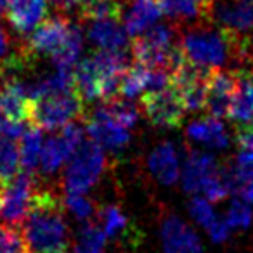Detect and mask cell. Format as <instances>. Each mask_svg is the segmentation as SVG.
I'll use <instances>...</instances> for the list:
<instances>
[{"instance_id": "cell-1", "label": "cell", "mask_w": 253, "mask_h": 253, "mask_svg": "<svg viewBox=\"0 0 253 253\" xmlns=\"http://www.w3.org/2000/svg\"><path fill=\"white\" fill-rule=\"evenodd\" d=\"M61 208L63 205L56 191L37 186L35 198L23 227L32 253L66 250L68 225Z\"/></svg>"}, {"instance_id": "cell-2", "label": "cell", "mask_w": 253, "mask_h": 253, "mask_svg": "<svg viewBox=\"0 0 253 253\" xmlns=\"http://www.w3.org/2000/svg\"><path fill=\"white\" fill-rule=\"evenodd\" d=\"M125 52L101 50L85 57L75 70V88L84 101L113 99L118 94L120 80L126 71Z\"/></svg>"}, {"instance_id": "cell-3", "label": "cell", "mask_w": 253, "mask_h": 253, "mask_svg": "<svg viewBox=\"0 0 253 253\" xmlns=\"http://www.w3.org/2000/svg\"><path fill=\"white\" fill-rule=\"evenodd\" d=\"M179 47L184 59L207 71L220 70L231 56L238 57L234 42L222 30L194 28L182 37Z\"/></svg>"}, {"instance_id": "cell-4", "label": "cell", "mask_w": 253, "mask_h": 253, "mask_svg": "<svg viewBox=\"0 0 253 253\" xmlns=\"http://www.w3.org/2000/svg\"><path fill=\"white\" fill-rule=\"evenodd\" d=\"M132 54L135 63L169 73H172L182 61V50L175 43V33L167 25H153L137 35L132 45Z\"/></svg>"}, {"instance_id": "cell-5", "label": "cell", "mask_w": 253, "mask_h": 253, "mask_svg": "<svg viewBox=\"0 0 253 253\" xmlns=\"http://www.w3.org/2000/svg\"><path fill=\"white\" fill-rule=\"evenodd\" d=\"M106 169L104 149L90 141H84L80 148L70 158L66 172H64V187L66 193L85 194L97 184Z\"/></svg>"}, {"instance_id": "cell-6", "label": "cell", "mask_w": 253, "mask_h": 253, "mask_svg": "<svg viewBox=\"0 0 253 253\" xmlns=\"http://www.w3.org/2000/svg\"><path fill=\"white\" fill-rule=\"evenodd\" d=\"M84 115V99L77 88L52 94L47 97L33 101L32 125L39 126L40 130H57L71 120Z\"/></svg>"}, {"instance_id": "cell-7", "label": "cell", "mask_w": 253, "mask_h": 253, "mask_svg": "<svg viewBox=\"0 0 253 253\" xmlns=\"http://www.w3.org/2000/svg\"><path fill=\"white\" fill-rule=\"evenodd\" d=\"M37 186L35 173L21 170L0 191V218L5 224L19 225L28 217Z\"/></svg>"}, {"instance_id": "cell-8", "label": "cell", "mask_w": 253, "mask_h": 253, "mask_svg": "<svg viewBox=\"0 0 253 253\" xmlns=\"http://www.w3.org/2000/svg\"><path fill=\"white\" fill-rule=\"evenodd\" d=\"M141 104L149 122L156 126H165V128L179 126L184 118V113L187 111L182 97L172 84L162 90L144 92L141 97Z\"/></svg>"}, {"instance_id": "cell-9", "label": "cell", "mask_w": 253, "mask_h": 253, "mask_svg": "<svg viewBox=\"0 0 253 253\" xmlns=\"http://www.w3.org/2000/svg\"><path fill=\"white\" fill-rule=\"evenodd\" d=\"M213 19L220 30L234 42L241 39V43L252 49L250 35H253V4L243 2V0H231V2H220L211 7Z\"/></svg>"}, {"instance_id": "cell-10", "label": "cell", "mask_w": 253, "mask_h": 253, "mask_svg": "<svg viewBox=\"0 0 253 253\" xmlns=\"http://www.w3.org/2000/svg\"><path fill=\"white\" fill-rule=\"evenodd\" d=\"M87 132L88 137L94 142H97L102 149L109 151H120L130 142V128L123 126L118 123L109 111L106 109L104 104L97 106L90 116L87 118Z\"/></svg>"}, {"instance_id": "cell-11", "label": "cell", "mask_w": 253, "mask_h": 253, "mask_svg": "<svg viewBox=\"0 0 253 253\" xmlns=\"http://www.w3.org/2000/svg\"><path fill=\"white\" fill-rule=\"evenodd\" d=\"M163 253H203V246L189 224L175 213H165L162 218Z\"/></svg>"}, {"instance_id": "cell-12", "label": "cell", "mask_w": 253, "mask_h": 253, "mask_svg": "<svg viewBox=\"0 0 253 253\" xmlns=\"http://www.w3.org/2000/svg\"><path fill=\"white\" fill-rule=\"evenodd\" d=\"M71 30V23L64 16H52L47 18L33 30L30 42L26 43V50L30 56L33 54H49L52 56Z\"/></svg>"}, {"instance_id": "cell-13", "label": "cell", "mask_w": 253, "mask_h": 253, "mask_svg": "<svg viewBox=\"0 0 253 253\" xmlns=\"http://www.w3.org/2000/svg\"><path fill=\"white\" fill-rule=\"evenodd\" d=\"M236 84H238V73L220 70L211 71V75L208 77L207 101H205V108L211 116H217V118L229 116Z\"/></svg>"}, {"instance_id": "cell-14", "label": "cell", "mask_w": 253, "mask_h": 253, "mask_svg": "<svg viewBox=\"0 0 253 253\" xmlns=\"http://www.w3.org/2000/svg\"><path fill=\"white\" fill-rule=\"evenodd\" d=\"M33 99L30 94V84L11 77L2 87V116L14 122L32 123Z\"/></svg>"}, {"instance_id": "cell-15", "label": "cell", "mask_w": 253, "mask_h": 253, "mask_svg": "<svg viewBox=\"0 0 253 253\" xmlns=\"http://www.w3.org/2000/svg\"><path fill=\"white\" fill-rule=\"evenodd\" d=\"M220 167L217 165V160L211 155L198 149H189L184 158L182 167V187L186 193L198 194L201 193L205 182L210 179L213 173L218 172Z\"/></svg>"}, {"instance_id": "cell-16", "label": "cell", "mask_w": 253, "mask_h": 253, "mask_svg": "<svg viewBox=\"0 0 253 253\" xmlns=\"http://www.w3.org/2000/svg\"><path fill=\"white\" fill-rule=\"evenodd\" d=\"M87 37L101 50L123 52L128 45V33L125 26L118 23V18L92 19L87 30Z\"/></svg>"}, {"instance_id": "cell-17", "label": "cell", "mask_w": 253, "mask_h": 253, "mask_svg": "<svg viewBox=\"0 0 253 253\" xmlns=\"http://www.w3.org/2000/svg\"><path fill=\"white\" fill-rule=\"evenodd\" d=\"M49 2L56 0H12L7 9V19L19 35L32 33L43 21Z\"/></svg>"}, {"instance_id": "cell-18", "label": "cell", "mask_w": 253, "mask_h": 253, "mask_svg": "<svg viewBox=\"0 0 253 253\" xmlns=\"http://www.w3.org/2000/svg\"><path fill=\"white\" fill-rule=\"evenodd\" d=\"M149 172L163 186H173L180 177V160L172 142H162L148 158Z\"/></svg>"}, {"instance_id": "cell-19", "label": "cell", "mask_w": 253, "mask_h": 253, "mask_svg": "<svg viewBox=\"0 0 253 253\" xmlns=\"http://www.w3.org/2000/svg\"><path fill=\"white\" fill-rule=\"evenodd\" d=\"M163 14L160 0H130V5L123 16V26L130 37H137L158 23Z\"/></svg>"}, {"instance_id": "cell-20", "label": "cell", "mask_w": 253, "mask_h": 253, "mask_svg": "<svg viewBox=\"0 0 253 253\" xmlns=\"http://www.w3.org/2000/svg\"><path fill=\"white\" fill-rule=\"evenodd\" d=\"M225 169L232 193L238 194L241 200L253 203V151L239 149L234 163Z\"/></svg>"}, {"instance_id": "cell-21", "label": "cell", "mask_w": 253, "mask_h": 253, "mask_svg": "<svg viewBox=\"0 0 253 253\" xmlns=\"http://www.w3.org/2000/svg\"><path fill=\"white\" fill-rule=\"evenodd\" d=\"M187 137L191 141L203 144L207 148L213 149H224L229 144V135L222 125L220 118L217 116H207V118L194 120L187 126Z\"/></svg>"}, {"instance_id": "cell-22", "label": "cell", "mask_w": 253, "mask_h": 253, "mask_svg": "<svg viewBox=\"0 0 253 253\" xmlns=\"http://www.w3.org/2000/svg\"><path fill=\"white\" fill-rule=\"evenodd\" d=\"M229 118L241 126L253 123V77L250 73H238Z\"/></svg>"}, {"instance_id": "cell-23", "label": "cell", "mask_w": 253, "mask_h": 253, "mask_svg": "<svg viewBox=\"0 0 253 253\" xmlns=\"http://www.w3.org/2000/svg\"><path fill=\"white\" fill-rule=\"evenodd\" d=\"M75 155V149L71 144L63 137V135H54L49 137L43 142L42 155H40V165H42V172L45 175H52L63 167L66 160H70Z\"/></svg>"}, {"instance_id": "cell-24", "label": "cell", "mask_w": 253, "mask_h": 253, "mask_svg": "<svg viewBox=\"0 0 253 253\" xmlns=\"http://www.w3.org/2000/svg\"><path fill=\"white\" fill-rule=\"evenodd\" d=\"M153 73H155V70L144 66V64L135 63L134 66H128L120 80L118 92L125 99H134L137 95H142L151 87Z\"/></svg>"}, {"instance_id": "cell-25", "label": "cell", "mask_w": 253, "mask_h": 253, "mask_svg": "<svg viewBox=\"0 0 253 253\" xmlns=\"http://www.w3.org/2000/svg\"><path fill=\"white\" fill-rule=\"evenodd\" d=\"M21 151L16 139L0 134V191L21 172Z\"/></svg>"}, {"instance_id": "cell-26", "label": "cell", "mask_w": 253, "mask_h": 253, "mask_svg": "<svg viewBox=\"0 0 253 253\" xmlns=\"http://www.w3.org/2000/svg\"><path fill=\"white\" fill-rule=\"evenodd\" d=\"M82 45H84V35L82 30L78 26L71 25V30L68 33V37L64 39V42L61 43V47L52 54V63L56 68L61 70H73V66L77 64L78 56L82 52Z\"/></svg>"}, {"instance_id": "cell-27", "label": "cell", "mask_w": 253, "mask_h": 253, "mask_svg": "<svg viewBox=\"0 0 253 253\" xmlns=\"http://www.w3.org/2000/svg\"><path fill=\"white\" fill-rule=\"evenodd\" d=\"M163 12L175 19L203 18L211 12V0H160Z\"/></svg>"}, {"instance_id": "cell-28", "label": "cell", "mask_w": 253, "mask_h": 253, "mask_svg": "<svg viewBox=\"0 0 253 253\" xmlns=\"http://www.w3.org/2000/svg\"><path fill=\"white\" fill-rule=\"evenodd\" d=\"M43 148V137L39 126L32 125L30 128H26L25 134L21 135V167L23 170L35 173L37 167L40 163V155H42Z\"/></svg>"}, {"instance_id": "cell-29", "label": "cell", "mask_w": 253, "mask_h": 253, "mask_svg": "<svg viewBox=\"0 0 253 253\" xmlns=\"http://www.w3.org/2000/svg\"><path fill=\"white\" fill-rule=\"evenodd\" d=\"M104 246L106 234L102 227H99L97 224H92V222H87L80 229L73 253H104Z\"/></svg>"}, {"instance_id": "cell-30", "label": "cell", "mask_w": 253, "mask_h": 253, "mask_svg": "<svg viewBox=\"0 0 253 253\" xmlns=\"http://www.w3.org/2000/svg\"><path fill=\"white\" fill-rule=\"evenodd\" d=\"M97 215L101 218L102 231H104L106 238H120V236L126 234V229H128V218L126 215L120 210L116 205H108L101 211H97Z\"/></svg>"}, {"instance_id": "cell-31", "label": "cell", "mask_w": 253, "mask_h": 253, "mask_svg": "<svg viewBox=\"0 0 253 253\" xmlns=\"http://www.w3.org/2000/svg\"><path fill=\"white\" fill-rule=\"evenodd\" d=\"M0 253H32L25 232L18 225L5 222L0 225Z\"/></svg>"}, {"instance_id": "cell-32", "label": "cell", "mask_w": 253, "mask_h": 253, "mask_svg": "<svg viewBox=\"0 0 253 253\" xmlns=\"http://www.w3.org/2000/svg\"><path fill=\"white\" fill-rule=\"evenodd\" d=\"M106 109L109 111V115L116 120L118 123H122L126 128H132V126L137 123L139 120V109L135 108L132 102L123 101V99H108L104 101Z\"/></svg>"}, {"instance_id": "cell-33", "label": "cell", "mask_w": 253, "mask_h": 253, "mask_svg": "<svg viewBox=\"0 0 253 253\" xmlns=\"http://www.w3.org/2000/svg\"><path fill=\"white\" fill-rule=\"evenodd\" d=\"M189 211H191V217L208 231L215 222L218 220V215L213 208V203L210 200H207L205 196H194L191 200V205H189Z\"/></svg>"}, {"instance_id": "cell-34", "label": "cell", "mask_w": 253, "mask_h": 253, "mask_svg": "<svg viewBox=\"0 0 253 253\" xmlns=\"http://www.w3.org/2000/svg\"><path fill=\"white\" fill-rule=\"evenodd\" d=\"M225 220L229 222L232 229H246L253 222V210L248 201L245 200H234L225 213Z\"/></svg>"}, {"instance_id": "cell-35", "label": "cell", "mask_w": 253, "mask_h": 253, "mask_svg": "<svg viewBox=\"0 0 253 253\" xmlns=\"http://www.w3.org/2000/svg\"><path fill=\"white\" fill-rule=\"evenodd\" d=\"M64 203H66L68 210L73 213L75 218H78V220H85L88 222L90 220V217L95 213V207L94 203H92L88 198H85V194H75V193H68L66 200H64Z\"/></svg>"}, {"instance_id": "cell-36", "label": "cell", "mask_w": 253, "mask_h": 253, "mask_svg": "<svg viewBox=\"0 0 253 253\" xmlns=\"http://www.w3.org/2000/svg\"><path fill=\"white\" fill-rule=\"evenodd\" d=\"M26 130V123L23 122H14V120H9L5 116H0V134L7 135L12 139H19Z\"/></svg>"}, {"instance_id": "cell-37", "label": "cell", "mask_w": 253, "mask_h": 253, "mask_svg": "<svg viewBox=\"0 0 253 253\" xmlns=\"http://www.w3.org/2000/svg\"><path fill=\"white\" fill-rule=\"evenodd\" d=\"M231 231H232V227L229 225V222L225 220V217H220L210 229H208L207 232H208V236L211 238V241L224 243V241H227V239H229Z\"/></svg>"}, {"instance_id": "cell-38", "label": "cell", "mask_w": 253, "mask_h": 253, "mask_svg": "<svg viewBox=\"0 0 253 253\" xmlns=\"http://www.w3.org/2000/svg\"><path fill=\"white\" fill-rule=\"evenodd\" d=\"M236 144L243 151H253V128L248 125L241 126L236 134Z\"/></svg>"}, {"instance_id": "cell-39", "label": "cell", "mask_w": 253, "mask_h": 253, "mask_svg": "<svg viewBox=\"0 0 253 253\" xmlns=\"http://www.w3.org/2000/svg\"><path fill=\"white\" fill-rule=\"evenodd\" d=\"M56 2H59L61 7L66 9V11H75L77 9V11L84 12L94 0H56Z\"/></svg>"}, {"instance_id": "cell-40", "label": "cell", "mask_w": 253, "mask_h": 253, "mask_svg": "<svg viewBox=\"0 0 253 253\" xmlns=\"http://www.w3.org/2000/svg\"><path fill=\"white\" fill-rule=\"evenodd\" d=\"M12 0H0V14H4L5 11L9 9V5H11Z\"/></svg>"}, {"instance_id": "cell-41", "label": "cell", "mask_w": 253, "mask_h": 253, "mask_svg": "<svg viewBox=\"0 0 253 253\" xmlns=\"http://www.w3.org/2000/svg\"><path fill=\"white\" fill-rule=\"evenodd\" d=\"M49 253H66V250H57V252H49Z\"/></svg>"}, {"instance_id": "cell-42", "label": "cell", "mask_w": 253, "mask_h": 253, "mask_svg": "<svg viewBox=\"0 0 253 253\" xmlns=\"http://www.w3.org/2000/svg\"><path fill=\"white\" fill-rule=\"evenodd\" d=\"M243 2H250V4H253V0H243Z\"/></svg>"}, {"instance_id": "cell-43", "label": "cell", "mask_w": 253, "mask_h": 253, "mask_svg": "<svg viewBox=\"0 0 253 253\" xmlns=\"http://www.w3.org/2000/svg\"><path fill=\"white\" fill-rule=\"evenodd\" d=\"M0 108H2V97H0Z\"/></svg>"}, {"instance_id": "cell-44", "label": "cell", "mask_w": 253, "mask_h": 253, "mask_svg": "<svg viewBox=\"0 0 253 253\" xmlns=\"http://www.w3.org/2000/svg\"><path fill=\"white\" fill-rule=\"evenodd\" d=\"M252 57H253V56H252Z\"/></svg>"}]
</instances>
